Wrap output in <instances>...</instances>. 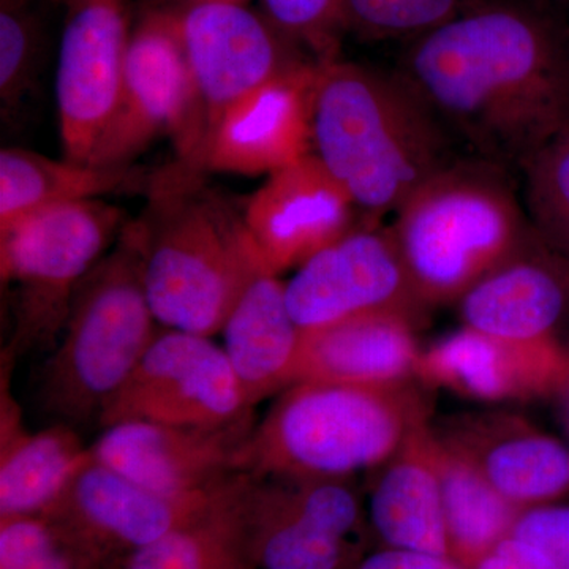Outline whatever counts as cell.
<instances>
[{
  "instance_id": "6",
  "label": "cell",
  "mask_w": 569,
  "mask_h": 569,
  "mask_svg": "<svg viewBox=\"0 0 569 569\" xmlns=\"http://www.w3.org/2000/svg\"><path fill=\"white\" fill-rule=\"evenodd\" d=\"M129 228L82 280L44 365L41 397L62 425L97 419L159 335Z\"/></svg>"
},
{
  "instance_id": "1",
  "label": "cell",
  "mask_w": 569,
  "mask_h": 569,
  "mask_svg": "<svg viewBox=\"0 0 569 569\" xmlns=\"http://www.w3.org/2000/svg\"><path fill=\"white\" fill-rule=\"evenodd\" d=\"M397 71L452 140L509 171L569 130V31L533 0H475L407 43Z\"/></svg>"
},
{
  "instance_id": "37",
  "label": "cell",
  "mask_w": 569,
  "mask_h": 569,
  "mask_svg": "<svg viewBox=\"0 0 569 569\" xmlns=\"http://www.w3.org/2000/svg\"><path fill=\"white\" fill-rule=\"evenodd\" d=\"M539 6L548 7V9L556 11L557 7L569 6V0H533Z\"/></svg>"
},
{
  "instance_id": "11",
  "label": "cell",
  "mask_w": 569,
  "mask_h": 569,
  "mask_svg": "<svg viewBox=\"0 0 569 569\" xmlns=\"http://www.w3.org/2000/svg\"><path fill=\"white\" fill-rule=\"evenodd\" d=\"M284 298L301 331L370 313H399L421 323L427 307L389 227L362 224L325 247L284 283Z\"/></svg>"
},
{
  "instance_id": "15",
  "label": "cell",
  "mask_w": 569,
  "mask_h": 569,
  "mask_svg": "<svg viewBox=\"0 0 569 569\" xmlns=\"http://www.w3.org/2000/svg\"><path fill=\"white\" fill-rule=\"evenodd\" d=\"M318 63H296L224 111L206 134L194 167L271 176L310 156Z\"/></svg>"
},
{
  "instance_id": "18",
  "label": "cell",
  "mask_w": 569,
  "mask_h": 569,
  "mask_svg": "<svg viewBox=\"0 0 569 569\" xmlns=\"http://www.w3.org/2000/svg\"><path fill=\"white\" fill-rule=\"evenodd\" d=\"M456 305L463 328L512 342L561 343L569 321V260L531 227L518 249Z\"/></svg>"
},
{
  "instance_id": "28",
  "label": "cell",
  "mask_w": 569,
  "mask_h": 569,
  "mask_svg": "<svg viewBox=\"0 0 569 569\" xmlns=\"http://www.w3.org/2000/svg\"><path fill=\"white\" fill-rule=\"evenodd\" d=\"M520 171L531 227L569 260V130L542 146Z\"/></svg>"
},
{
  "instance_id": "17",
  "label": "cell",
  "mask_w": 569,
  "mask_h": 569,
  "mask_svg": "<svg viewBox=\"0 0 569 569\" xmlns=\"http://www.w3.org/2000/svg\"><path fill=\"white\" fill-rule=\"evenodd\" d=\"M244 217L261 260L277 276L366 224L312 153L269 176L246 201Z\"/></svg>"
},
{
  "instance_id": "14",
  "label": "cell",
  "mask_w": 569,
  "mask_h": 569,
  "mask_svg": "<svg viewBox=\"0 0 569 569\" xmlns=\"http://www.w3.org/2000/svg\"><path fill=\"white\" fill-rule=\"evenodd\" d=\"M174 10L200 103L203 141L224 111L306 61L288 51L282 33L246 3L204 2Z\"/></svg>"
},
{
  "instance_id": "23",
  "label": "cell",
  "mask_w": 569,
  "mask_h": 569,
  "mask_svg": "<svg viewBox=\"0 0 569 569\" xmlns=\"http://www.w3.org/2000/svg\"><path fill=\"white\" fill-rule=\"evenodd\" d=\"M369 519L385 548L449 556L440 481L430 451V426L373 470Z\"/></svg>"
},
{
  "instance_id": "19",
  "label": "cell",
  "mask_w": 569,
  "mask_h": 569,
  "mask_svg": "<svg viewBox=\"0 0 569 569\" xmlns=\"http://www.w3.org/2000/svg\"><path fill=\"white\" fill-rule=\"evenodd\" d=\"M569 348L512 342L462 328L422 351L417 378L482 402H515L563 391Z\"/></svg>"
},
{
  "instance_id": "24",
  "label": "cell",
  "mask_w": 569,
  "mask_h": 569,
  "mask_svg": "<svg viewBox=\"0 0 569 569\" xmlns=\"http://www.w3.org/2000/svg\"><path fill=\"white\" fill-rule=\"evenodd\" d=\"M157 170L138 167H97L54 160L22 148L0 152V230L51 206L99 200L108 194L148 197Z\"/></svg>"
},
{
  "instance_id": "20",
  "label": "cell",
  "mask_w": 569,
  "mask_h": 569,
  "mask_svg": "<svg viewBox=\"0 0 569 569\" xmlns=\"http://www.w3.org/2000/svg\"><path fill=\"white\" fill-rule=\"evenodd\" d=\"M520 509L569 493V447L507 411L468 413L433 429Z\"/></svg>"
},
{
  "instance_id": "29",
  "label": "cell",
  "mask_w": 569,
  "mask_h": 569,
  "mask_svg": "<svg viewBox=\"0 0 569 569\" xmlns=\"http://www.w3.org/2000/svg\"><path fill=\"white\" fill-rule=\"evenodd\" d=\"M47 515L0 518V569H108Z\"/></svg>"
},
{
  "instance_id": "10",
  "label": "cell",
  "mask_w": 569,
  "mask_h": 569,
  "mask_svg": "<svg viewBox=\"0 0 569 569\" xmlns=\"http://www.w3.org/2000/svg\"><path fill=\"white\" fill-rule=\"evenodd\" d=\"M252 415L222 346L212 337L162 329L104 406L99 425L227 427Z\"/></svg>"
},
{
  "instance_id": "13",
  "label": "cell",
  "mask_w": 569,
  "mask_h": 569,
  "mask_svg": "<svg viewBox=\"0 0 569 569\" xmlns=\"http://www.w3.org/2000/svg\"><path fill=\"white\" fill-rule=\"evenodd\" d=\"M219 488L200 496H163L91 456L43 515L61 523L96 559L114 567L203 516Z\"/></svg>"
},
{
  "instance_id": "8",
  "label": "cell",
  "mask_w": 569,
  "mask_h": 569,
  "mask_svg": "<svg viewBox=\"0 0 569 569\" xmlns=\"http://www.w3.org/2000/svg\"><path fill=\"white\" fill-rule=\"evenodd\" d=\"M227 492L257 569H348L362 557L365 509L351 478L238 471Z\"/></svg>"
},
{
  "instance_id": "4",
  "label": "cell",
  "mask_w": 569,
  "mask_h": 569,
  "mask_svg": "<svg viewBox=\"0 0 569 569\" xmlns=\"http://www.w3.org/2000/svg\"><path fill=\"white\" fill-rule=\"evenodd\" d=\"M413 385L296 381L277 396L239 452L238 471L353 478L373 471L429 426Z\"/></svg>"
},
{
  "instance_id": "30",
  "label": "cell",
  "mask_w": 569,
  "mask_h": 569,
  "mask_svg": "<svg viewBox=\"0 0 569 569\" xmlns=\"http://www.w3.org/2000/svg\"><path fill=\"white\" fill-rule=\"evenodd\" d=\"M475 0H343V31L361 40L410 41L458 17Z\"/></svg>"
},
{
  "instance_id": "12",
  "label": "cell",
  "mask_w": 569,
  "mask_h": 569,
  "mask_svg": "<svg viewBox=\"0 0 569 569\" xmlns=\"http://www.w3.org/2000/svg\"><path fill=\"white\" fill-rule=\"evenodd\" d=\"M130 0H67L58 74L63 159L89 163L121 92Z\"/></svg>"
},
{
  "instance_id": "38",
  "label": "cell",
  "mask_w": 569,
  "mask_h": 569,
  "mask_svg": "<svg viewBox=\"0 0 569 569\" xmlns=\"http://www.w3.org/2000/svg\"><path fill=\"white\" fill-rule=\"evenodd\" d=\"M561 392H565V395H567V397H568V415H569V377H568L567 385H565L563 391H561Z\"/></svg>"
},
{
  "instance_id": "7",
  "label": "cell",
  "mask_w": 569,
  "mask_h": 569,
  "mask_svg": "<svg viewBox=\"0 0 569 569\" xmlns=\"http://www.w3.org/2000/svg\"><path fill=\"white\" fill-rule=\"evenodd\" d=\"M129 223L119 206L73 201L0 230V276L9 290L11 348H54L84 277Z\"/></svg>"
},
{
  "instance_id": "2",
  "label": "cell",
  "mask_w": 569,
  "mask_h": 569,
  "mask_svg": "<svg viewBox=\"0 0 569 569\" xmlns=\"http://www.w3.org/2000/svg\"><path fill=\"white\" fill-rule=\"evenodd\" d=\"M208 174L181 160L160 167L144 211L127 228L159 325L213 337L247 284L268 268L244 206L211 186Z\"/></svg>"
},
{
  "instance_id": "34",
  "label": "cell",
  "mask_w": 569,
  "mask_h": 569,
  "mask_svg": "<svg viewBox=\"0 0 569 569\" xmlns=\"http://www.w3.org/2000/svg\"><path fill=\"white\" fill-rule=\"evenodd\" d=\"M470 569H560L548 553L537 546L509 535L498 541Z\"/></svg>"
},
{
  "instance_id": "33",
  "label": "cell",
  "mask_w": 569,
  "mask_h": 569,
  "mask_svg": "<svg viewBox=\"0 0 569 569\" xmlns=\"http://www.w3.org/2000/svg\"><path fill=\"white\" fill-rule=\"evenodd\" d=\"M511 535L548 553L560 569H569V507L523 509Z\"/></svg>"
},
{
  "instance_id": "22",
  "label": "cell",
  "mask_w": 569,
  "mask_h": 569,
  "mask_svg": "<svg viewBox=\"0 0 569 569\" xmlns=\"http://www.w3.org/2000/svg\"><path fill=\"white\" fill-rule=\"evenodd\" d=\"M220 335L250 407L293 385L302 331L288 310L284 283L274 272L264 269L253 277Z\"/></svg>"
},
{
  "instance_id": "39",
  "label": "cell",
  "mask_w": 569,
  "mask_h": 569,
  "mask_svg": "<svg viewBox=\"0 0 569 569\" xmlns=\"http://www.w3.org/2000/svg\"><path fill=\"white\" fill-rule=\"evenodd\" d=\"M108 569H121V567H119V565H114V567H111V568H108Z\"/></svg>"
},
{
  "instance_id": "27",
  "label": "cell",
  "mask_w": 569,
  "mask_h": 569,
  "mask_svg": "<svg viewBox=\"0 0 569 569\" xmlns=\"http://www.w3.org/2000/svg\"><path fill=\"white\" fill-rule=\"evenodd\" d=\"M233 477V475H231ZM228 481V479H227ZM217 490L212 507L148 548L130 553L121 569H257L241 523L227 492Z\"/></svg>"
},
{
  "instance_id": "9",
  "label": "cell",
  "mask_w": 569,
  "mask_h": 569,
  "mask_svg": "<svg viewBox=\"0 0 569 569\" xmlns=\"http://www.w3.org/2000/svg\"><path fill=\"white\" fill-rule=\"evenodd\" d=\"M168 137L178 160L197 162L203 121L174 9H146L130 37L118 104L91 164L133 167L153 141Z\"/></svg>"
},
{
  "instance_id": "35",
  "label": "cell",
  "mask_w": 569,
  "mask_h": 569,
  "mask_svg": "<svg viewBox=\"0 0 569 569\" xmlns=\"http://www.w3.org/2000/svg\"><path fill=\"white\" fill-rule=\"evenodd\" d=\"M348 569H468L449 556L421 550L383 548L362 556Z\"/></svg>"
},
{
  "instance_id": "25",
  "label": "cell",
  "mask_w": 569,
  "mask_h": 569,
  "mask_svg": "<svg viewBox=\"0 0 569 569\" xmlns=\"http://www.w3.org/2000/svg\"><path fill=\"white\" fill-rule=\"evenodd\" d=\"M91 459L71 426L58 425L28 432L20 411L3 397L0 451V518L43 515L62 496L74 475Z\"/></svg>"
},
{
  "instance_id": "26",
  "label": "cell",
  "mask_w": 569,
  "mask_h": 569,
  "mask_svg": "<svg viewBox=\"0 0 569 569\" xmlns=\"http://www.w3.org/2000/svg\"><path fill=\"white\" fill-rule=\"evenodd\" d=\"M430 451L440 481L449 556L470 569L498 541L512 533L523 509L493 489L432 427Z\"/></svg>"
},
{
  "instance_id": "3",
  "label": "cell",
  "mask_w": 569,
  "mask_h": 569,
  "mask_svg": "<svg viewBox=\"0 0 569 569\" xmlns=\"http://www.w3.org/2000/svg\"><path fill=\"white\" fill-rule=\"evenodd\" d=\"M452 137L399 71L318 63L312 156L353 200L366 224L396 212L456 157Z\"/></svg>"
},
{
  "instance_id": "31",
  "label": "cell",
  "mask_w": 569,
  "mask_h": 569,
  "mask_svg": "<svg viewBox=\"0 0 569 569\" xmlns=\"http://www.w3.org/2000/svg\"><path fill=\"white\" fill-rule=\"evenodd\" d=\"M40 66L39 22L28 0H0V103L13 114L36 88Z\"/></svg>"
},
{
  "instance_id": "32",
  "label": "cell",
  "mask_w": 569,
  "mask_h": 569,
  "mask_svg": "<svg viewBox=\"0 0 569 569\" xmlns=\"http://www.w3.org/2000/svg\"><path fill=\"white\" fill-rule=\"evenodd\" d=\"M266 18L290 43L318 62L336 59L343 31V0H263Z\"/></svg>"
},
{
  "instance_id": "21",
  "label": "cell",
  "mask_w": 569,
  "mask_h": 569,
  "mask_svg": "<svg viewBox=\"0 0 569 569\" xmlns=\"http://www.w3.org/2000/svg\"><path fill=\"white\" fill-rule=\"evenodd\" d=\"M418 321L399 313H370L302 331L295 381L410 383L417 377Z\"/></svg>"
},
{
  "instance_id": "36",
  "label": "cell",
  "mask_w": 569,
  "mask_h": 569,
  "mask_svg": "<svg viewBox=\"0 0 569 569\" xmlns=\"http://www.w3.org/2000/svg\"><path fill=\"white\" fill-rule=\"evenodd\" d=\"M204 2L246 3L247 0H148V9H182V7L194 6V3Z\"/></svg>"
},
{
  "instance_id": "5",
  "label": "cell",
  "mask_w": 569,
  "mask_h": 569,
  "mask_svg": "<svg viewBox=\"0 0 569 569\" xmlns=\"http://www.w3.org/2000/svg\"><path fill=\"white\" fill-rule=\"evenodd\" d=\"M509 173L479 157L456 159L397 209L389 231L429 309L458 302L530 233Z\"/></svg>"
},
{
  "instance_id": "16",
  "label": "cell",
  "mask_w": 569,
  "mask_h": 569,
  "mask_svg": "<svg viewBox=\"0 0 569 569\" xmlns=\"http://www.w3.org/2000/svg\"><path fill=\"white\" fill-rule=\"evenodd\" d=\"M254 418L227 427H181L123 421L89 445L97 462L163 496L212 492L238 473V458Z\"/></svg>"
}]
</instances>
